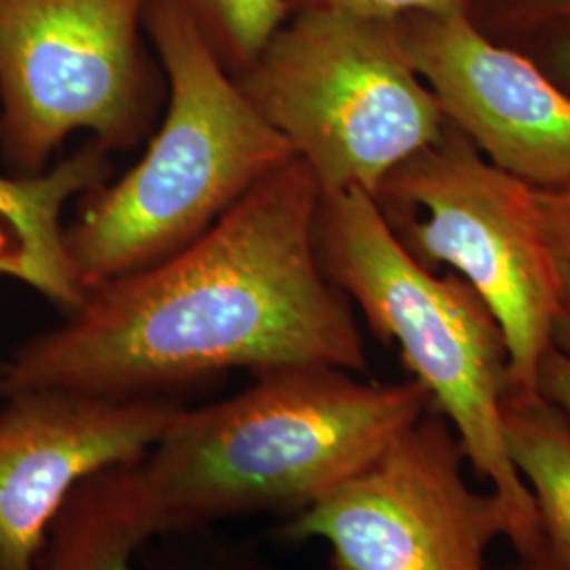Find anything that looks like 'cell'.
I'll use <instances>...</instances> for the list:
<instances>
[{"instance_id": "7", "label": "cell", "mask_w": 570, "mask_h": 570, "mask_svg": "<svg viewBox=\"0 0 570 570\" xmlns=\"http://www.w3.org/2000/svg\"><path fill=\"white\" fill-rule=\"evenodd\" d=\"M148 0H0V153L41 174L75 131L131 150L159 108Z\"/></svg>"}, {"instance_id": "10", "label": "cell", "mask_w": 570, "mask_h": 570, "mask_svg": "<svg viewBox=\"0 0 570 570\" xmlns=\"http://www.w3.org/2000/svg\"><path fill=\"white\" fill-rule=\"evenodd\" d=\"M416 75L484 159L537 190L570 188V96L469 16L395 20Z\"/></svg>"}, {"instance_id": "19", "label": "cell", "mask_w": 570, "mask_h": 570, "mask_svg": "<svg viewBox=\"0 0 570 570\" xmlns=\"http://www.w3.org/2000/svg\"><path fill=\"white\" fill-rule=\"evenodd\" d=\"M560 58H562V66L567 68V72L570 75V41L562 47V51H560Z\"/></svg>"}, {"instance_id": "18", "label": "cell", "mask_w": 570, "mask_h": 570, "mask_svg": "<svg viewBox=\"0 0 570 570\" xmlns=\"http://www.w3.org/2000/svg\"><path fill=\"white\" fill-rule=\"evenodd\" d=\"M530 11H543V13H569L570 0H530Z\"/></svg>"}, {"instance_id": "3", "label": "cell", "mask_w": 570, "mask_h": 570, "mask_svg": "<svg viewBox=\"0 0 570 570\" xmlns=\"http://www.w3.org/2000/svg\"><path fill=\"white\" fill-rule=\"evenodd\" d=\"M144 32L159 56L167 108L142 159L82 195L79 218L66 226L85 292L183 249L294 159L174 7L148 0Z\"/></svg>"}, {"instance_id": "11", "label": "cell", "mask_w": 570, "mask_h": 570, "mask_svg": "<svg viewBox=\"0 0 570 570\" xmlns=\"http://www.w3.org/2000/svg\"><path fill=\"white\" fill-rule=\"evenodd\" d=\"M110 150L89 142L41 174L0 176V275L72 313L85 301L66 249L63 212L112 176Z\"/></svg>"}, {"instance_id": "12", "label": "cell", "mask_w": 570, "mask_h": 570, "mask_svg": "<svg viewBox=\"0 0 570 570\" xmlns=\"http://www.w3.org/2000/svg\"><path fill=\"white\" fill-rule=\"evenodd\" d=\"M155 537L131 487L129 465L81 482L49 530L39 570H134Z\"/></svg>"}, {"instance_id": "4", "label": "cell", "mask_w": 570, "mask_h": 570, "mask_svg": "<svg viewBox=\"0 0 570 570\" xmlns=\"http://www.w3.org/2000/svg\"><path fill=\"white\" fill-rule=\"evenodd\" d=\"M315 245L327 279L379 338L397 345L475 473L489 480L508 515L520 570H539V515L503 438L508 348L489 306L459 275L438 277L421 265L364 190L322 195Z\"/></svg>"}, {"instance_id": "16", "label": "cell", "mask_w": 570, "mask_h": 570, "mask_svg": "<svg viewBox=\"0 0 570 570\" xmlns=\"http://www.w3.org/2000/svg\"><path fill=\"white\" fill-rule=\"evenodd\" d=\"M537 205L553 265L562 320L570 322V188L537 190Z\"/></svg>"}, {"instance_id": "8", "label": "cell", "mask_w": 570, "mask_h": 570, "mask_svg": "<svg viewBox=\"0 0 570 570\" xmlns=\"http://www.w3.org/2000/svg\"><path fill=\"white\" fill-rule=\"evenodd\" d=\"M465 450L442 412H428L370 465L292 515L284 537L320 539L338 570H487L508 537L494 492L469 489Z\"/></svg>"}, {"instance_id": "9", "label": "cell", "mask_w": 570, "mask_h": 570, "mask_svg": "<svg viewBox=\"0 0 570 570\" xmlns=\"http://www.w3.org/2000/svg\"><path fill=\"white\" fill-rule=\"evenodd\" d=\"M183 404L61 389L4 397L0 410V570H39L66 501L87 478L134 465Z\"/></svg>"}, {"instance_id": "15", "label": "cell", "mask_w": 570, "mask_h": 570, "mask_svg": "<svg viewBox=\"0 0 570 570\" xmlns=\"http://www.w3.org/2000/svg\"><path fill=\"white\" fill-rule=\"evenodd\" d=\"M289 16L326 11V13H345L367 20L395 21L406 16H469L473 0H287Z\"/></svg>"}, {"instance_id": "20", "label": "cell", "mask_w": 570, "mask_h": 570, "mask_svg": "<svg viewBox=\"0 0 570 570\" xmlns=\"http://www.w3.org/2000/svg\"><path fill=\"white\" fill-rule=\"evenodd\" d=\"M511 570H520V569H511Z\"/></svg>"}, {"instance_id": "14", "label": "cell", "mask_w": 570, "mask_h": 570, "mask_svg": "<svg viewBox=\"0 0 570 570\" xmlns=\"http://www.w3.org/2000/svg\"><path fill=\"white\" fill-rule=\"evenodd\" d=\"M174 7L237 77L289 20L287 0H161Z\"/></svg>"}, {"instance_id": "2", "label": "cell", "mask_w": 570, "mask_h": 570, "mask_svg": "<svg viewBox=\"0 0 570 570\" xmlns=\"http://www.w3.org/2000/svg\"><path fill=\"white\" fill-rule=\"evenodd\" d=\"M242 393L180 407L131 487L155 537L256 511L298 513L370 465L431 404L428 389L292 366Z\"/></svg>"}, {"instance_id": "13", "label": "cell", "mask_w": 570, "mask_h": 570, "mask_svg": "<svg viewBox=\"0 0 570 570\" xmlns=\"http://www.w3.org/2000/svg\"><path fill=\"white\" fill-rule=\"evenodd\" d=\"M503 438L539 515V570H570L569 421L539 393H505Z\"/></svg>"}, {"instance_id": "17", "label": "cell", "mask_w": 570, "mask_h": 570, "mask_svg": "<svg viewBox=\"0 0 570 570\" xmlns=\"http://www.w3.org/2000/svg\"><path fill=\"white\" fill-rule=\"evenodd\" d=\"M537 391L570 423V322L560 320L553 330L537 374Z\"/></svg>"}, {"instance_id": "5", "label": "cell", "mask_w": 570, "mask_h": 570, "mask_svg": "<svg viewBox=\"0 0 570 570\" xmlns=\"http://www.w3.org/2000/svg\"><path fill=\"white\" fill-rule=\"evenodd\" d=\"M235 81L322 195L357 188L372 197L449 125L395 21L296 13Z\"/></svg>"}, {"instance_id": "6", "label": "cell", "mask_w": 570, "mask_h": 570, "mask_svg": "<svg viewBox=\"0 0 570 570\" xmlns=\"http://www.w3.org/2000/svg\"><path fill=\"white\" fill-rule=\"evenodd\" d=\"M389 228L431 271L446 265L489 306L508 348V393L537 395L562 320L537 190L446 125L372 195Z\"/></svg>"}, {"instance_id": "1", "label": "cell", "mask_w": 570, "mask_h": 570, "mask_svg": "<svg viewBox=\"0 0 570 570\" xmlns=\"http://www.w3.org/2000/svg\"><path fill=\"white\" fill-rule=\"evenodd\" d=\"M320 202L294 157L195 242L87 289L60 326L0 362V397L61 389L161 400L230 370L366 372L351 305L317 256Z\"/></svg>"}]
</instances>
